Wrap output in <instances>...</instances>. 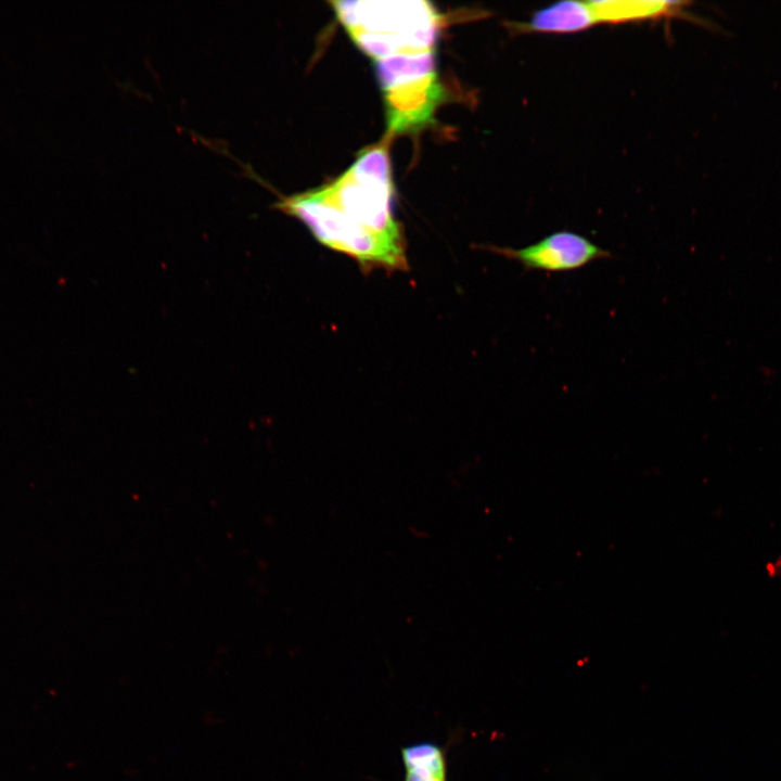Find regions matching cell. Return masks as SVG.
<instances>
[{"instance_id":"obj_1","label":"cell","mask_w":781,"mask_h":781,"mask_svg":"<svg viewBox=\"0 0 781 781\" xmlns=\"http://www.w3.org/2000/svg\"><path fill=\"white\" fill-rule=\"evenodd\" d=\"M392 200L390 159L383 141L363 150L335 180L280 197L276 207L300 220L320 243L355 258L364 269L405 270V240Z\"/></svg>"},{"instance_id":"obj_2","label":"cell","mask_w":781,"mask_h":781,"mask_svg":"<svg viewBox=\"0 0 781 781\" xmlns=\"http://www.w3.org/2000/svg\"><path fill=\"white\" fill-rule=\"evenodd\" d=\"M331 5L356 46L374 62L435 51L440 16L427 1L358 0Z\"/></svg>"},{"instance_id":"obj_3","label":"cell","mask_w":781,"mask_h":781,"mask_svg":"<svg viewBox=\"0 0 781 781\" xmlns=\"http://www.w3.org/2000/svg\"><path fill=\"white\" fill-rule=\"evenodd\" d=\"M374 66L389 131L408 133L433 121L445 95L435 51L389 56L375 61Z\"/></svg>"},{"instance_id":"obj_4","label":"cell","mask_w":781,"mask_h":781,"mask_svg":"<svg viewBox=\"0 0 781 781\" xmlns=\"http://www.w3.org/2000/svg\"><path fill=\"white\" fill-rule=\"evenodd\" d=\"M490 249L520 263L527 270L566 272L582 268L598 259L612 257L607 249L572 231H556L521 248Z\"/></svg>"},{"instance_id":"obj_5","label":"cell","mask_w":781,"mask_h":781,"mask_svg":"<svg viewBox=\"0 0 781 781\" xmlns=\"http://www.w3.org/2000/svg\"><path fill=\"white\" fill-rule=\"evenodd\" d=\"M588 1L562 0L535 11L529 20L511 22L516 34H572L596 26Z\"/></svg>"},{"instance_id":"obj_6","label":"cell","mask_w":781,"mask_h":781,"mask_svg":"<svg viewBox=\"0 0 781 781\" xmlns=\"http://www.w3.org/2000/svg\"><path fill=\"white\" fill-rule=\"evenodd\" d=\"M596 24H622L670 17H687L684 1L589 0Z\"/></svg>"},{"instance_id":"obj_7","label":"cell","mask_w":781,"mask_h":781,"mask_svg":"<svg viewBox=\"0 0 781 781\" xmlns=\"http://www.w3.org/2000/svg\"><path fill=\"white\" fill-rule=\"evenodd\" d=\"M404 781H447V757L443 746L419 742L401 748Z\"/></svg>"}]
</instances>
